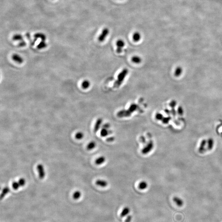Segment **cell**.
I'll return each mask as SVG.
<instances>
[{"label":"cell","instance_id":"cell-20","mask_svg":"<svg viewBox=\"0 0 222 222\" xmlns=\"http://www.w3.org/2000/svg\"><path fill=\"white\" fill-rule=\"evenodd\" d=\"M96 144L94 141L90 142L87 146V149L88 150H91L96 147Z\"/></svg>","mask_w":222,"mask_h":222},{"label":"cell","instance_id":"cell-12","mask_svg":"<svg viewBox=\"0 0 222 222\" xmlns=\"http://www.w3.org/2000/svg\"><path fill=\"white\" fill-rule=\"evenodd\" d=\"M105 161H106V158L104 156H101L96 159V160L95 161V163L96 164V165H101L102 164H103L105 162Z\"/></svg>","mask_w":222,"mask_h":222},{"label":"cell","instance_id":"cell-6","mask_svg":"<svg viewBox=\"0 0 222 222\" xmlns=\"http://www.w3.org/2000/svg\"><path fill=\"white\" fill-rule=\"evenodd\" d=\"M131 115V113L128 110H122L118 112L117 114V116L118 117H129Z\"/></svg>","mask_w":222,"mask_h":222},{"label":"cell","instance_id":"cell-22","mask_svg":"<svg viewBox=\"0 0 222 222\" xmlns=\"http://www.w3.org/2000/svg\"><path fill=\"white\" fill-rule=\"evenodd\" d=\"M47 47V44L45 43V41H43V40H41V41L40 42L39 44L37 45V48L40 49H44L46 48Z\"/></svg>","mask_w":222,"mask_h":222},{"label":"cell","instance_id":"cell-9","mask_svg":"<svg viewBox=\"0 0 222 222\" xmlns=\"http://www.w3.org/2000/svg\"><path fill=\"white\" fill-rule=\"evenodd\" d=\"M97 185L101 187H105L107 186L108 182L106 180L103 179H98L96 182Z\"/></svg>","mask_w":222,"mask_h":222},{"label":"cell","instance_id":"cell-29","mask_svg":"<svg viewBox=\"0 0 222 222\" xmlns=\"http://www.w3.org/2000/svg\"><path fill=\"white\" fill-rule=\"evenodd\" d=\"M26 42L24 40H21L19 42V43L18 44V46L20 47H25L26 46Z\"/></svg>","mask_w":222,"mask_h":222},{"label":"cell","instance_id":"cell-19","mask_svg":"<svg viewBox=\"0 0 222 222\" xmlns=\"http://www.w3.org/2000/svg\"><path fill=\"white\" fill-rule=\"evenodd\" d=\"M12 40L14 41H21L23 40V37L21 34H15L12 37Z\"/></svg>","mask_w":222,"mask_h":222},{"label":"cell","instance_id":"cell-18","mask_svg":"<svg viewBox=\"0 0 222 222\" xmlns=\"http://www.w3.org/2000/svg\"><path fill=\"white\" fill-rule=\"evenodd\" d=\"M90 86V82L87 80H84L82 83V86L84 89H86L88 88Z\"/></svg>","mask_w":222,"mask_h":222},{"label":"cell","instance_id":"cell-13","mask_svg":"<svg viewBox=\"0 0 222 222\" xmlns=\"http://www.w3.org/2000/svg\"><path fill=\"white\" fill-rule=\"evenodd\" d=\"M10 191V189L9 188V187H5L3 189L2 192V193H1V196H0L1 200H2L3 199H4L5 196H6L8 193H9Z\"/></svg>","mask_w":222,"mask_h":222},{"label":"cell","instance_id":"cell-3","mask_svg":"<svg viewBox=\"0 0 222 222\" xmlns=\"http://www.w3.org/2000/svg\"><path fill=\"white\" fill-rule=\"evenodd\" d=\"M109 34V29L107 28H104L103 29L101 35L98 37V41L100 42H103L104 41Z\"/></svg>","mask_w":222,"mask_h":222},{"label":"cell","instance_id":"cell-11","mask_svg":"<svg viewBox=\"0 0 222 222\" xmlns=\"http://www.w3.org/2000/svg\"><path fill=\"white\" fill-rule=\"evenodd\" d=\"M112 133V131L110 130H109L107 129L102 128V129L100 132V134H101V136L102 137H106L109 134H111Z\"/></svg>","mask_w":222,"mask_h":222},{"label":"cell","instance_id":"cell-8","mask_svg":"<svg viewBox=\"0 0 222 222\" xmlns=\"http://www.w3.org/2000/svg\"><path fill=\"white\" fill-rule=\"evenodd\" d=\"M12 58L14 61L18 62V64H22L23 61L22 57L17 54H14L12 56Z\"/></svg>","mask_w":222,"mask_h":222},{"label":"cell","instance_id":"cell-10","mask_svg":"<svg viewBox=\"0 0 222 222\" xmlns=\"http://www.w3.org/2000/svg\"><path fill=\"white\" fill-rule=\"evenodd\" d=\"M34 42H35L36 41V40H37V39H38V38H40V39H41V40H43V41H45L46 40V37L45 35L44 34H42V33H37V34H35L34 36Z\"/></svg>","mask_w":222,"mask_h":222},{"label":"cell","instance_id":"cell-23","mask_svg":"<svg viewBox=\"0 0 222 222\" xmlns=\"http://www.w3.org/2000/svg\"><path fill=\"white\" fill-rule=\"evenodd\" d=\"M137 109V106L136 104H132L130 106V107H129V109H128V110L132 114L133 112L136 110Z\"/></svg>","mask_w":222,"mask_h":222},{"label":"cell","instance_id":"cell-26","mask_svg":"<svg viewBox=\"0 0 222 222\" xmlns=\"http://www.w3.org/2000/svg\"><path fill=\"white\" fill-rule=\"evenodd\" d=\"M12 187L15 190H18L20 187V185L19 182H14L12 184Z\"/></svg>","mask_w":222,"mask_h":222},{"label":"cell","instance_id":"cell-33","mask_svg":"<svg viewBox=\"0 0 222 222\" xmlns=\"http://www.w3.org/2000/svg\"><path fill=\"white\" fill-rule=\"evenodd\" d=\"M110 127V124L109 123H105L103 125V128H105V129H109Z\"/></svg>","mask_w":222,"mask_h":222},{"label":"cell","instance_id":"cell-24","mask_svg":"<svg viewBox=\"0 0 222 222\" xmlns=\"http://www.w3.org/2000/svg\"><path fill=\"white\" fill-rule=\"evenodd\" d=\"M81 196V193L80 191H76L73 195V198L75 200H78L80 198Z\"/></svg>","mask_w":222,"mask_h":222},{"label":"cell","instance_id":"cell-15","mask_svg":"<svg viewBox=\"0 0 222 222\" xmlns=\"http://www.w3.org/2000/svg\"><path fill=\"white\" fill-rule=\"evenodd\" d=\"M173 201L174 202H175L177 205L179 207H181L183 205V201L182 200L180 199L179 198L175 197L173 198Z\"/></svg>","mask_w":222,"mask_h":222},{"label":"cell","instance_id":"cell-31","mask_svg":"<svg viewBox=\"0 0 222 222\" xmlns=\"http://www.w3.org/2000/svg\"><path fill=\"white\" fill-rule=\"evenodd\" d=\"M170 119V118L169 117L163 118V119L162 120V121L164 123H167L168 122Z\"/></svg>","mask_w":222,"mask_h":222},{"label":"cell","instance_id":"cell-32","mask_svg":"<svg viewBox=\"0 0 222 222\" xmlns=\"http://www.w3.org/2000/svg\"><path fill=\"white\" fill-rule=\"evenodd\" d=\"M132 218V217L131 215H129L125 220V222H131Z\"/></svg>","mask_w":222,"mask_h":222},{"label":"cell","instance_id":"cell-1","mask_svg":"<svg viewBox=\"0 0 222 222\" xmlns=\"http://www.w3.org/2000/svg\"><path fill=\"white\" fill-rule=\"evenodd\" d=\"M129 70L127 68H124L123 70L118 74L117 77V80L114 84V86L116 88L119 87L123 81L125 79L127 75L128 74Z\"/></svg>","mask_w":222,"mask_h":222},{"label":"cell","instance_id":"cell-2","mask_svg":"<svg viewBox=\"0 0 222 222\" xmlns=\"http://www.w3.org/2000/svg\"><path fill=\"white\" fill-rule=\"evenodd\" d=\"M153 147H154L153 142L152 141H150L148 142V143L146 145V146H145V147L142 150V153L143 154H145V155L148 154L152 151L153 148Z\"/></svg>","mask_w":222,"mask_h":222},{"label":"cell","instance_id":"cell-27","mask_svg":"<svg viewBox=\"0 0 222 222\" xmlns=\"http://www.w3.org/2000/svg\"><path fill=\"white\" fill-rule=\"evenodd\" d=\"M155 117L156 119L157 120H159V121L162 120L163 118V115L162 114L160 113H157L155 115Z\"/></svg>","mask_w":222,"mask_h":222},{"label":"cell","instance_id":"cell-16","mask_svg":"<svg viewBox=\"0 0 222 222\" xmlns=\"http://www.w3.org/2000/svg\"><path fill=\"white\" fill-rule=\"evenodd\" d=\"M141 38V36L139 32L135 33L133 35V40L135 42L139 41L140 40Z\"/></svg>","mask_w":222,"mask_h":222},{"label":"cell","instance_id":"cell-21","mask_svg":"<svg viewBox=\"0 0 222 222\" xmlns=\"http://www.w3.org/2000/svg\"><path fill=\"white\" fill-rule=\"evenodd\" d=\"M132 61L135 64H139L141 62L142 59L140 58V57H139L138 56H134L132 57Z\"/></svg>","mask_w":222,"mask_h":222},{"label":"cell","instance_id":"cell-4","mask_svg":"<svg viewBox=\"0 0 222 222\" xmlns=\"http://www.w3.org/2000/svg\"><path fill=\"white\" fill-rule=\"evenodd\" d=\"M37 170L39 174V178L40 179H43L45 176V169L44 166L41 164H39L37 166Z\"/></svg>","mask_w":222,"mask_h":222},{"label":"cell","instance_id":"cell-5","mask_svg":"<svg viewBox=\"0 0 222 222\" xmlns=\"http://www.w3.org/2000/svg\"><path fill=\"white\" fill-rule=\"evenodd\" d=\"M116 51L118 53H121L122 51V49L125 46V43L123 40L120 39L116 42Z\"/></svg>","mask_w":222,"mask_h":222},{"label":"cell","instance_id":"cell-17","mask_svg":"<svg viewBox=\"0 0 222 222\" xmlns=\"http://www.w3.org/2000/svg\"><path fill=\"white\" fill-rule=\"evenodd\" d=\"M130 211V209L128 207H125L123 209V210L121 213V217H123L127 215Z\"/></svg>","mask_w":222,"mask_h":222},{"label":"cell","instance_id":"cell-14","mask_svg":"<svg viewBox=\"0 0 222 222\" xmlns=\"http://www.w3.org/2000/svg\"><path fill=\"white\" fill-rule=\"evenodd\" d=\"M148 186V185L146 181H141L139 184L138 187L139 188L140 190H145L147 188Z\"/></svg>","mask_w":222,"mask_h":222},{"label":"cell","instance_id":"cell-25","mask_svg":"<svg viewBox=\"0 0 222 222\" xmlns=\"http://www.w3.org/2000/svg\"><path fill=\"white\" fill-rule=\"evenodd\" d=\"M75 137L77 140H81L84 137V135L82 132H78L75 135Z\"/></svg>","mask_w":222,"mask_h":222},{"label":"cell","instance_id":"cell-30","mask_svg":"<svg viewBox=\"0 0 222 222\" xmlns=\"http://www.w3.org/2000/svg\"><path fill=\"white\" fill-rule=\"evenodd\" d=\"M114 140H115V138L114 137H108L107 139L106 140L107 142H113Z\"/></svg>","mask_w":222,"mask_h":222},{"label":"cell","instance_id":"cell-7","mask_svg":"<svg viewBox=\"0 0 222 222\" xmlns=\"http://www.w3.org/2000/svg\"><path fill=\"white\" fill-rule=\"evenodd\" d=\"M102 122H103V119L101 118H98L97 120L96 121L94 128V131L95 133H96L100 129V128L101 126Z\"/></svg>","mask_w":222,"mask_h":222},{"label":"cell","instance_id":"cell-28","mask_svg":"<svg viewBox=\"0 0 222 222\" xmlns=\"http://www.w3.org/2000/svg\"><path fill=\"white\" fill-rule=\"evenodd\" d=\"M18 182L20 185V186H23L26 184V180H25L24 179L21 178L19 180Z\"/></svg>","mask_w":222,"mask_h":222}]
</instances>
